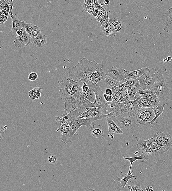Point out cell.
<instances>
[{
	"instance_id": "1",
	"label": "cell",
	"mask_w": 172,
	"mask_h": 191,
	"mask_svg": "<svg viewBox=\"0 0 172 191\" xmlns=\"http://www.w3.org/2000/svg\"><path fill=\"white\" fill-rule=\"evenodd\" d=\"M157 71L158 78L150 89L156 93L160 103L168 105L172 103V78L166 69Z\"/></svg>"
},
{
	"instance_id": "2",
	"label": "cell",
	"mask_w": 172,
	"mask_h": 191,
	"mask_svg": "<svg viewBox=\"0 0 172 191\" xmlns=\"http://www.w3.org/2000/svg\"><path fill=\"white\" fill-rule=\"evenodd\" d=\"M101 67H104L103 64L97 63L95 60L91 61L84 57L75 66L68 68L69 76L74 81L80 80L82 83L88 85L92 74L97 68Z\"/></svg>"
},
{
	"instance_id": "3",
	"label": "cell",
	"mask_w": 172,
	"mask_h": 191,
	"mask_svg": "<svg viewBox=\"0 0 172 191\" xmlns=\"http://www.w3.org/2000/svg\"><path fill=\"white\" fill-rule=\"evenodd\" d=\"M94 121L87 118H80L78 117L72 121L70 126L68 133L65 136L60 137V139L65 144L71 142L72 139L73 138L74 135H78V131L81 126H86L89 131L92 130V125Z\"/></svg>"
},
{
	"instance_id": "4",
	"label": "cell",
	"mask_w": 172,
	"mask_h": 191,
	"mask_svg": "<svg viewBox=\"0 0 172 191\" xmlns=\"http://www.w3.org/2000/svg\"><path fill=\"white\" fill-rule=\"evenodd\" d=\"M107 103L108 105L112 106L111 112L109 114H106L107 117L117 118L131 116L126 102L119 103L118 101H113L110 102H107Z\"/></svg>"
},
{
	"instance_id": "5",
	"label": "cell",
	"mask_w": 172,
	"mask_h": 191,
	"mask_svg": "<svg viewBox=\"0 0 172 191\" xmlns=\"http://www.w3.org/2000/svg\"><path fill=\"white\" fill-rule=\"evenodd\" d=\"M158 78V71L154 68L150 69L139 78V84L142 90L150 89Z\"/></svg>"
},
{
	"instance_id": "6",
	"label": "cell",
	"mask_w": 172,
	"mask_h": 191,
	"mask_svg": "<svg viewBox=\"0 0 172 191\" xmlns=\"http://www.w3.org/2000/svg\"><path fill=\"white\" fill-rule=\"evenodd\" d=\"M89 86L94 91L95 95V100L94 104V107H101L104 110L108 107L107 101L104 96V93L97 84H89Z\"/></svg>"
},
{
	"instance_id": "7",
	"label": "cell",
	"mask_w": 172,
	"mask_h": 191,
	"mask_svg": "<svg viewBox=\"0 0 172 191\" xmlns=\"http://www.w3.org/2000/svg\"><path fill=\"white\" fill-rule=\"evenodd\" d=\"M86 109V111L82 114L80 118H88L95 121L107 118L106 114H103L101 107L87 108Z\"/></svg>"
},
{
	"instance_id": "8",
	"label": "cell",
	"mask_w": 172,
	"mask_h": 191,
	"mask_svg": "<svg viewBox=\"0 0 172 191\" xmlns=\"http://www.w3.org/2000/svg\"><path fill=\"white\" fill-rule=\"evenodd\" d=\"M119 126L122 129L130 131L134 128L138 124L135 116H128L116 118Z\"/></svg>"
},
{
	"instance_id": "9",
	"label": "cell",
	"mask_w": 172,
	"mask_h": 191,
	"mask_svg": "<svg viewBox=\"0 0 172 191\" xmlns=\"http://www.w3.org/2000/svg\"><path fill=\"white\" fill-rule=\"evenodd\" d=\"M60 87V92L62 94L61 99L63 101L67 100L70 96L73 89V85L67 77H64L58 81Z\"/></svg>"
},
{
	"instance_id": "10",
	"label": "cell",
	"mask_w": 172,
	"mask_h": 191,
	"mask_svg": "<svg viewBox=\"0 0 172 191\" xmlns=\"http://www.w3.org/2000/svg\"><path fill=\"white\" fill-rule=\"evenodd\" d=\"M126 71L121 68L112 67L108 70V76L118 81L125 82L127 80L125 75Z\"/></svg>"
},
{
	"instance_id": "11",
	"label": "cell",
	"mask_w": 172,
	"mask_h": 191,
	"mask_svg": "<svg viewBox=\"0 0 172 191\" xmlns=\"http://www.w3.org/2000/svg\"><path fill=\"white\" fill-rule=\"evenodd\" d=\"M23 32L22 35L16 36L13 42L14 45L17 48H25L28 46L31 42L30 35L28 34L24 27L22 28Z\"/></svg>"
},
{
	"instance_id": "12",
	"label": "cell",
	"mask_w": 172,
	"mask_h": 191,
	"mask_svg": "<svg viewBox=\"0 0 172 191\" xmlns=\"http://www.w3.org/2000/svg\"><path fill=\"white\" fill-rule=\"evenodd\" d=\"M103 67L97 68L96 70L93 72L91 75L88 85L97 84L101 80H104L108 77V74L105 73L102 70Z\"/></svg>"
},
{
	"instance_id": "13",
	"label": "cell",
	"mask_w": 172,
	"mask_h": 191,
	"mask_svg": "<svg viewBox=\"0 0 172 191\" xmlns=\"http://www.w3.org/2000/svg\"><path fill=\"white\" fill-rule=\"evenodd\" d=\"M109 22L113 25L115 28L117 35H120L124 34L126 25L122 19L118 17H113L109 18Z\"/></svg>"
},
{
	"instance_id": "14",
	"label": "cell",
	"mask_w": 172,
	"mask_h": 191,
	"mask_svg": "<svg viewBox=\"0 0 172 191\" xmlns=\"http://www.w3.org/2000/svg\"><path fill=\"white\" fill-rule=\"evenodd\" d=\"M137 141L138 143L136 146L143 153H145L149 155L154 156L157 151L156 150H153L150 148L146 145V141L137 138Z\"/></svg>"
},
{
	"instance_id": "15",
	"label": "cell",
	"mask_w": 172,
	"mask_h": 191,
	"mask_svg": "<svg viewBox=\"0 0 172 191\" xmlns=\"http://www.w3.org/2000/svg\"><path fill=\"white\" fill-rule=\"evenodd\" d=\"M149 69L148 67H143L135 71H126L125 74V78L126 80L138 79L143 74L149 71Z\"/></svg>"
},
{
	"instance_id": "16",
	"label": "cell",
	"mask_w": 172,
	"mask_h": 191,
	"mask_svg": "<svg viewBox=\"0 0 172 191\" xmlns=\"http://www.w3.org/2000/svg\"><path fill=\"white\" fill-rule=\"evenodd\" d=\"M9 15L11 17L13 23L10 33L12 36L16 37L17 31L22 29L23 27H24V24L26 23V22L25 21L22 22L19 20L16 16L13 14H9Z\"/></svg>"
},
{
	"instance_id": "17",
	"label": "cell",
	"mask_w": 172,
	"mask_h": 191,
	"mask_svg": "<svg viewBox=\"0 0 172 191\" xmlns=\"http://www.w3.org/2000/svg\"><path fill=\"white\" fill-rule=\"evenodd\" d=\"M162 21L165 26L172 31V7L169 8L163 13Z\"/></svg>"
},
{
	"instance_id": "18",
	"label": "cell",
	"mask_w": 172,
	"mask_h": 191,
	"mask_svg": "<svg viewBox=\"0 0 172 191\" xmlns=\"http://www.w3.org/2000/svg\"><path fill=\"white\" fill-rule=\"evenodd\" d=\"M155 136L160 144L172 146V137L168 133L160 132Z\"/></svg>"
},
{
	"instance_id": "19",
	"label": "cell",
	"mask_w": 172,
	"mask_h": 191,
	"mask_svg": "<svg viewBox=\"0 0 172 191\" xmlns=\"http://www.w3.org/2000/svg\"><path fill=\"white\" fill-rule=\"evenodd\" d=\"M100 31L104 34L110 37H113L116 35L115 28L109 22L105 24L101 25Z\"/></svg>"
},
{
	"instance_id": "20",
	"label": "cell",
	"mask_w": 172,
	"mask_h": 191,
	"mask_svg": "<svg viewBox=\"0 0 172 191\" xmlns=\"http://www.w3.org/2000/svg\"><path fill=\"white\" fill-rule=\"evenodd\" d=\"M47 41V37L44 34L40 35L35 38H31V42L33 46L39 48H43Z\"/></svg>"
},
{
	"instance_id": "21",
	"label": "cell",
	"mask_w": 172,
	"mask_h": 191,
	"mask_svg": "<svg viewBox=\"0 0 172 191\" xmlns=\"http://www.w3.org/2000/svg\"><path fill=\"white\" fill-rule=\"evenodd\" d=\"M166 105H165V104L160 103L158 106L152 108L154 110L155 117L152 121L147 122L148 124L151 125L152 128H153L154 123L155 121L157 119H158L159 116H160L163 112H165L164 108Z\"/></svg>"
},
{
	"instance_id": "22",
	"label": "cell",
	"mask_w": 172,
	"mask_h": 191,
	"mask_svg": "<svg viewBox=\"0 0 172 191\" xmlns=\"http://www.w3.org/2000/svg\"><path fill=\"white\" fill-rule=\"evenodd\" d=\"M141 97V96H139L134 101L129 100L126 101L127 105L128 106L131 116H135L137 112L140 109V108L139 105H138V101Z\"/></svg>"
},
{
	"instance_id": "23",
	"label": "cell",
	"mask_w": 172,
	"mask_h": 191,
	"mask_svg": "<svg viewBox=\"0 0 172 191\" xmlns=\"http://www.w3.org/2000/svg\"><path fill=\"white\" fill-rule=\"evenodd\" d=\"M107 120L108 131L109 132L116 134H122L124 133V132L122 129L115 124V123L112 120L111 117H107Z\"/></svg>"
},
{
	"instance_id": "24",
	"label": "cell",
	"mask_w": 172,
	"mask_h": 191,
	"mask_svg": "<svg viewBox=\"0 0 172 191\" xmlns=\"http://www.w3.org/2000/svg\"><path fill=\"white\" fill-rule=\"evenodd\" d=\"M56 122L58 128L62 127L70 126L72 122L68 114L63 117H57Z\"/></svg>"
},
{
	"instance_id": "25",
	"label": "cell",
	"mask_w": 172,
	"mask_h": 191,
	"mask_svg": "<svg viewBox=\"0 0 172 191\" xmlns=\"http://www.w3.org/2000/svg\"><path fill=\"white\" fill-rule=\"evenodd\" d=\"M148 155L145 153H143L141 156L131 157L128 158L124 157L123 158V160H128L129 161V162H130V166H129V169L128 173H130L131 168H132V165L135 162V161L139 160H141L143 162H145L148 160Z\"/></svg>"
},
{
	"instance_id": "26",
	"label": "cell",
	"mask_w": 172,
	"mask_h": 191,
	"mask_svg": "<svg viewBox=\"0 0 172 191\" xmlns=\"http://www.w3.org/2000/svg\"><path fill=\"white\" fill-rule=\"evenodd\" d=\"M93 137L101 138L103 137L104 132L102 126L100 125L93 123L92 130L90 131Z\"/></svg>"
},
{
	"instance_id": "27",
	"label": "cell",
	"mask_w": 172,
	"mask_h": 191,
	"mask_svg": "<svg viewBox=\"0 0 172 191\" xmlns=\"http://www.w3.org/2000/svg\"><path fill=\"white\" fill-rule=\"evenodd\" d=\"M118 190L121 191H144L141 187L140 182L139 180L134 182L130 185H126L124 188H120Z\"/></svg>"
},
{
	"instance_id": "28",
	"label": "cell",
	"mask_w": 172,
	"mask_h": 191,
	"mask_svg": "<svg viewBox=\"0 0 172 191\" xmlns=\"http://www.w3.org/2000/svg\"><path fill=\"white\" fill-rule=\"evenodd\" d=\"M138 124L144 126L148 122L144 108H140L135 115Z\"/></svg>"
},
{
	"instance_id": "29",
	"label": "cell",
	"mask_w": 172,
	"mask_h": 191,
	"mask_svg": "<svg viewBox=\"0 0 172 191\" xmlns=\"http://www.w3.org/2000/svg\"><path fill=\"white\" fill-rule=\"evenodd\" d=\"M42 89L39 87L33 88L31 90L29 91L28 95L31 101H33L36 99L41 98Z\"/></svg>"
},
{
	"instance_id": "30",
	"label": "cell",
	"mask_w": 172,
	"mask_h": 191,
	"mask_svg": "<svg viewBox=\"0 0 172 191\" xmlns=\"http://www.w3.org/2000/svg\"><path fill=\"white\" fill-rule=\"evenodd\" d=\"M171 146L163 145L162 144H159L154 147L153 148V149L156 150V152L154 154V156H158L161 155L164 153L167 152Z\"/></svg>"
},
{
	"instance_id": "31",
	"label": "cell",
	"mask_w": 172,
	"mask_h": 191,
	"mask_svg": "<svg viewBox=\"0 0 172 191\" xmlns=\"http://www.w3.org/2000/svg\"><path fill=\"white\" fill-rule=\"evenodd\" d=\"M139 89L134 86L129 87L127 88V92L130 98V101H134L137 98V95L139 94Z\"/></svg>"
},
{
	"instance_id": "32",
	"label": "cell",
	"mask_w": 172,
	"mask_h": 191,
	"mask_svg": "<svg viewBox=\"0 0 172 191\" xmlns=\"http://www.w3.org/2000/svg\"><path fill=\"white\" fill-rule=\"evenodd\" d=\"M82 95L84 98L88 99L91 102H94L95 100V93L94 91L90 87L88 92L85 93L82 92Z\"/></svg>"
},
{
	"instance_id": "33",
	"label": "cell",
	"mask_w": 172,
	"mask_h": 191,
	"mask_svg": "<svg viewBox=\"0 0 172 191\" xmlns=\"http://www.w3.org/2000/svg\"><path fill=\"white\" fill-rule=\"evenodd\" d=\"M135 177H137V176L133 175L131 172L130 173H128L126 177L123 178V179H120L118 176L117 177L118 181L121 184V188L124 187L125 186H126L127 182L129 179Z\"/></svg>"
},
{
	"instance_id": "34",
	"label": "cell",
	"mask_w": 172,
	"mask_h": 191,
	"mask_svg": "<svg viewBox=\"0 0 172 191\" xmlns=\"http://www.w3.org/2000/svg\"><path fill=\"white\" fill-rule=\"evenodd\" d=\"M104 83L105 84L108 85L111 87V88L114 87V86H118L120 84L124 83L125 82L124 81L119 82L113 79L110 76H108L104 80Z\"/></svg>"
},
{
	"instance_id": "35",
	"label": "cell",
	"mask_w": 172,
	"mask_h": 191,
	"mask_svg": "<svg viewBox=\"0 0 172 191\" xmlns=\"http://www.w3.org/2000/svg\"><path fill=\"white\" fill-rule=\"evenodd\" d=\"M124 84L127 88L130 86H134L138 88L141 89L139 78L135 80H127V81L124 83Z\"/></svg>"
},
{
	"instance_id": "36",
	"label": "cell",
	"mask_w": 172,
	"mask_h": 191,
	"mask_svg": "<svg viewBox=\"0 0 172 191\" xmlns=\"http://www.w3.org/2000/svg\"><path fill=\"white\" fill-rule=\"evenodd\" d=\"M148 122H150L155 117L154 112L152 108H144Z\"/></svg>"
},
{
	"instance_id": "37",
	"label": "cell",
	"mask_w": 172,
	"mask_h": 191,
	"mask_svg": "<svg viewBox=\"0 0 172 191\" xmlns=\"http://www.w3.org/2000/svg\"><path fill=\"white\" fill-rule=\"evenodd\" d=\"M97 20L101 23V25L105 24L109 21V15H104L98 13L96 14Z\"/></svg>"
},
{
	"instance_id": "38",
	"label": "cell",
	"mask_w": 172,
	"mask_h": 191,
	"mask_svg": "<svg viewBox=\"0 0 172 191\" xmlns=\"http://www.w3.org/2000/svg\"><path fill=\"white\" fill-rule=\"evenodd\" d=\"M146 145L148 147L152 148V149L158 144H160L155 135H154L151 138L146 141Z\"/></svg>"
},
{
	"instance_id": "39",
	"label": "cell",
	"mask_w": 172,
	"mask_h": 191,
	"mask_svg": "<svg viewBox=\"0 0 172 191\" xmlns=\"http://www.w3.org/2000/svg\"><path fill=\"white\" fill-rule=\"evenodd\" d=\"M130 100L129 96L127 90L124 92H119V96L118 102L119 103L125 102Z\"/></svg>"
},
{
	"instance_id": "40",
	"label": "cell",
	"mask_w": 172,
	"mask_h": 191,
	"mask_svg": "<svg viewBox=\"0 0 172 191\" xmlns=\"http://www.w3.org/2000/svg\"><path fill=\"white\" fill-rule=\"evenodd\" d=\"M144 94L141 95H139L141 97H144V98H149L155 94L156 93L151 89L149 90H144Z\"/></svg>"
},
{
	"instance_id": "41",
	"label": "cell",
	"mask_w": 172,
	"mask_h": 191,
	"mask_svg": "<svg viewBox=\"0 0 172 191\" xmlns=\"http://www.w3.org/2000/svg\"><path fill=\"white\" fill-rule=\"evenodd\" d=\"M83 8L85 11L88 12L90 14L91 16L96 18V16L95 13V10L93 6H88L84 5Z\"/></svg>"
},
{
	"instance_id": "42",
	"label": "cell",
	"mask_w": 172,
	"mask_h": 191,
	"mask_svg": "<svg viewBox=\"0 0 172 191\" xmlns=\"http://www.w3.org/2000/svg\"><path fill=\"white\" fill-rule=\"evenodd\" d=\"M149 100L153 105L154 107L156 106L160 103V100H159L158 97L157 96L156 94L150 97V98H149Z\"/></svg>"
},
{
	"instance_id": "43",
	"label": "cell",
	"mask_w": 172,
	"mask_h": 191,
	"mask_svg": "<svg viewBox=\"0 0 172 191\" xmlns=\"http://www.w3.org/2000/svg\"><path fill=\"white\" fill-rule=\"evenodd\" d=\"M35 25L31 24V23H26L24 24V27H25V30L28 34H30L33 31L34 29Z\"/></svg>"
},
{
	"instance_id": "44",
	"label": "cell",
	"mask_w": 172,
	"mask_h": 191,
	"mask_svg": "<svg viewBox=\"0 0 172 191\" xmlns=\"http://www.w3.org/2000/svg\"><path fill=\"white\" fill-rule=\"evenodd\" d=\"M40 35H41V31L37 26H35L34 29L30 34L31 38H35Z\"/></svg>"
},
{
	"instance_id": "45",
	"label": "cell",
	"mask_w": 172,
	"mask_h": 191,
	"mask_svg": "<svg viewBox=\"0 0 172 191\" xmlns=\"http://www.w3.org/2000/svg\"><path fill=\"white\" fill-rule=\"evenodd\" d=\"M114 87L119 92H125V91L127 90V88H128L126 85H125L124 83L120 84L118 86H114Z\"/></svg>"
},
{
	"instance_id": "46",
	"label": "cell",
	"mask_w": 172,
	"mask_h": 191,
	"mask_svg": "<svg viewBox=\"0 0 172 191\" xmlns=\"http://www.w3.org/2000/svg\"><path fill=\"white\" fill-rule=\"evenodd\" d=\"M112 97L113 101H118L119 96V92H117L114 87H112Z\"/></svg>"
},
{
	"instance_id": "47",
	"label": "cell",
	"mask_w": 172,
	"mask_h": 191,
	"mask_svg": "<svg viewBox=\"0 0 172 191\" xmlns=\"http://www.w3.org/2000/svg\"><path fill=\"white\" fill-rule=\"evenodd\" d=\"M93 7L95 10V15L99 13V10L101 9L102 6L100 5L98 0H95L94 5Z\"/></svg>"
},
{
	"instance_id": "48",
	"label": "cell",
	"mask_w": 172,
	"mask_h": 191,
	"mask_svg": "<svg viewBox=\"0 0 172 191\" xmlns=\"http://www.w3.org/2000/svg\"><path fill=\"white\" fill-rule=\"evenodd\" d=\"M38 78V74L35 72H32L28 76V80L31 81H35Z\"/></svg>"
},
{
	"instance_id": "49",
	"label": "cell",
	"mask_w": 172,
	"mask_h": 191,
	"mask_svg": "<svg viewBox=\"0 0 172 191\" xmlns=\"http://www.w3.org/2000/svg\"><path fill=\"white\" fill-rule=\"evenodd\" d=\"M110 10L109 8L101 7V9L99 10V13L104 15H109Z\"/></svg>"
},
{
	"instance_id": "50",
	"label": "cell",
	"mask_w": 172,
	"mask_h": 191,
	"mask_svg": "<svg viewBox=\"0 0 172 191\" xmlns=\"http://www.w3.org/2000/svg\"><path fill=\"white\" fill-rule=\"evenodd\" d=\"M139 107L141 108H152L154 107L149 100L140 105Z\"/></svg>"
},
{
	"instance_id": "51",
	"label": "cell",
	"mask_w": 172,
	"mask_h": 191,
	"mask_svg": "<svg viewBox=\"0 0 172 191\" xmlns=\"http://www.w3.org/2000/svg\"><path fill=\"white\" fill-rule=\"evenodd\" d=\"M48 161L50 164H56L57 159L56 156L51 155L48 157Z\"/></svg>"
},
{
	"instance_id": "52",
	"label": "cell",
	"mask_w": 172,
	"mask_h": 191,
	"mask_svg": "<svg viewBox=\"0 0 172 191\" xmlns=\"http://www.w3.org/2000/svg\"><path fill=\"white\" fill-rule=\"evenodd\" d=\"M95 0H84V5L88 6H93Z\"/></svg>"
},
{
	"instance_id": "53",
	"label": "cell",
	"mask_w": 172,
	"mask_h": 191,
	"mask_svg": "<svg viewBox=\"0 0 172 191\" xmlns=\"http://www.w3.org/2000/svg\"><path fill=\"white\" fill-rule=\"evenodd\" d=\"M6 129L4 127L1 126H0V138L1 139H3L5 136V133L6 131Z\"/></svg>"
},
{
	"instance_id": "54",
	"label": "cell",
	"mask_w": 172,
	"mask_h": 191,
	"mask_svg": "<svg viewBox=\"0 0 172 191\" xmlns=\"http://www.w3.org/2000/svg\"><path fill=\"white\" fill-rule=\"evenodd\" d=\"M104 98L106 101L108 102L113 101V100L111 96L104 93Z\"/></svg>"
},
{
	"instance_id": "55",
	"label": "cell",
	"mask_w": 172,
	"mask_h": 191,
	"mask_svg": "<svg viewBox=\"0 0 172 191\" xmlns=\"http://www.w3.org/2000/svg\"><path fill=\"white\" fill-rule=\"evenodd\" d=\"M82 89L83 92L85 93L88 92L90 89V87L88 84H84L82 85Z\"/></svg>"
},
{
	"instance_id": "56",
	"label": "cell",
	"mask_w": 172,
	"mask_h": 191,
	"mask_svg": "<svg viewBox=\"0 0 172 191\" xmlns=\"http://www.w3.org/2000/svg\"><path fill=\"white\" fill-rule=\"evenodd\" d=\"M149 101V99L148 98L141 97L138 101V105L139 106L140 105H141V104L147 101Z\"/></svg>"
},
{
	"instance_id": "57",
	"label": "cell",
	"mask_w": 172,
	"mask_h": 191,
	"mask_svg": "<svg viewBox=\"0 0 172 191\" xmlns=\"http://www.w3.org/2000/svg\"><path fill=\"white\" fill-rule=\"evenodd\" d=\"M105 93L106 94L110 95L111 96L112 94V90H110L109 88H107L105 90Z\"/></svg>"
},
{
	"instance_id": "58",
	"label": "cell",
	"mask_w": 172,
	"mask_h": 191,
	"mask_svg": "<svg viewBox=\"0 0 172 191\" xmlns=\"http://www.w3.org/2000/svg\"><path fill=\"white\" fill-rule=\"evenodd\" d=\"M23 34V31H22V29H20V30H19L17 31L16 33V36H20L21 35H22Z\"/></svg>"
},
{
	"instance_id": "59",
	"label": "cell",
	"mask_w": 172,
	"mask_h": 191,
	"mask_svg": "<svg viewBox=\"0 0 172 191\" xmlns=\"http://www.w3.org/2000/svg\"><path fill=\"white\" fill-rule=\"evenodd\" d=\"M110 3V1L109 0H105L104 1V4L105 5H109Z\"/></svg>"
},
{
	"instance_id": "60",
	"label": "cell",
	"mask_w": 172,
	"mask_h": 191,
	"mask_svg": "<svg viewBox=\"0 0 172 191\" xmlns=\"http://www.w3.org/2000/svg\"><path fill=\"white\" fill-rule=\"evenodd\" d=\"M8 1V0H1V2H0V3H1V4L2 3H5L6 2Z\"/></svg>"
},
{
	"instance_id": "61",
	"label": "cell",
	"mask_w": 172,
	"mask_h": 191,
	"mask_svg": "<svg viewBox=\"0 0 172 191\" xmlns=\"http://www.w3.org/2000/svg\"><path fill=\"white\" fill-rule=\"evenodd\" d=\"M99 3L101 4L102 5H103L104 4V1L105 0H98Z\"/></svg>"
},
{
	"instance_id": "62",
	"label": "cell",
	"mask_w": 172,
	"mask_h": 191,
	"mask_svg": "<svg viewBox=\"0 0 172 191\" xmlns=\"http://www.w3.org/2000/svg\"><path fill=\"white\" fill-rule=\"evenodd\" d=\"M7 128H8V126H4V128H5L6 129H7Z\"/></svg>"
}]
</instances>
